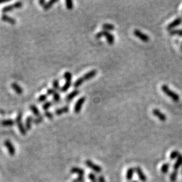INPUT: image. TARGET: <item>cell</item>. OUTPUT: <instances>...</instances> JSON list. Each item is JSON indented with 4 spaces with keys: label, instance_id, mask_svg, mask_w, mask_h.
Segmentation results:
<instances>
[{
    "label": "cell",
    "instance_id": "cell-29",
    "mask_svg": "<svg viewBox=\"0 0 182 182\" xmlns=\"http://www.w3.org/2000/svg\"><path fill=\"white\" fill-rule=\"evenodd\" d=\"M179 154H180V153L179 152L178 150H174V151L171 153L169 158L171 160H174L175 159H177V157L179 156Z\"/></svg>",
    "mask_w": 182,
    "mask_h": 182
},
{
    "label": "cell",
    "instance_id": "cell-16",
    "mask_svg": "<svg viewBox=\"0 0 182 182\" xmlns=\"http://www.w3.org/2000/svg\"><path fill=\"white\" fill-rule=\"evenodd\" d=\"M70 172L72 173V174H78V175H83V176H84V174H85V171L83 169H81L80 167H72V169H71Z\"/></svg>",
    "mask_w": 182,
    "mask_h": 182
},
{
    "label": "cell",
    "instance_id": "cell-38",
    "mask_svg": "<svg viewBox=\"0 0 182 182\" xmlns=\"http://www.w3.org/2000/svg\"><path fill=\"white\" fill-rule=\"evenodd\" d=\"M72 182H84V177L83 175H78L76 179L73 180Z\"/></svg>",
    "mask_w": 182,
    "mask_h": 182
},
{
    "label": "cell",
    "instance_id": "cell-21",
    "mask_svg": "<svg viewBox=\"0 0 182 182\" xmlns=\"http://www.w3.org/2000/svg\"><path fill=\"white\" fill-rule=\"evenodd\" d=\"M58 2V0H50L49 1L47 2L45 6H43V9L45 10H49L50 8H52V6H53V4H55V3Z\"/></svg>",
    "mask_w": 182,
    "mask_h": 182
},
{
    "label": "cell",
    "instance_id": "cell-23",
    "mask_svg": "<svg viewBox=\"0 0 182 182\" xmlns=\"http://www.w3.org/2000/svg\"><path fill=\"white\" fill-rule=\"evenodd\" d=\"M14 123L15 121L14 120H12V119H5V120H3L1 121V125L4 126H12L14 125Z\"/></svg>",
    "mask_w": 182,
    "mask_h": 182
},
{
    "label": "cell",
    "instance_id": "cell-18",
    "mask_svg": "<svg viewBox=\"0 0 182 182\" xmlns=\"http://www.w3.org/2000/svg\"><path fill=\"white\" fill-rule=\"evenodd\" d=\"M182 166V154H180L179 156L177 157V161L174 165V171H178L179 168Z\"/></svg>",
    "mask_w": 182,
    "mask_h": 182
},
{
    "label": "cell",
    "instance_id": "cell-33",
    "mask_svg": "<svg viewBox=\"0 0 182 182\" xmlns=\"http://www.w3.org/2000/svg\"><path fill=\"white\" fill-rule=\"evenodd\" d=\"M88 179H90V180L92 181V182H97V175H95V174H89L88 175Z\"/></svg>",
    "mask_w": 182,
    "mask_h": 182
},
{
    "label": "cell",
    "instance_id": "cell-15",
    "mask_svg": "<svg viewBox=\"0 0 182 182\" xmlns=\"http://www.w3.org/2000/svg\"><path fill=\"white\" fill-rule=\"evenodd\" d=\"M1 20L3 21L6 22V23H8L10 24H16V20L14 18L8 16L6 15V14L2 15Z\"/></svg>",
    "mask_w": 182,
    "mask_h": 182
},
{
    "label": "cell",
    "instance_id": "cell-12",
    "mask_svg": "<svg viewBox=\"0 0 182 182\" xmlns=\"http://www.w3.org/2000/svg\"><path fill=\"white\" fill-rule=\"evenodd\" d=\"M135 173H136L138 176L139 177V179L142 182H146L147 180V177H146V175L144 174L143 171L140 167H136L134 168Z\"/></svg>",
    "mask_w": 182,
    "mask_h": 182
},
{
    "label": "cell",
    "instance_id": "cell-28",
    "mask_svg": "<svg viewBox=\"0 0 182 182\" xmlns=\"http://www.w3.org/2000/svg\"><path fill=\"white\" fill-rule=\"evenodd\" d=\"M14 9H15V7H14V4H12V5H10V6H6V7H4L3 9H2V12L5 14V13L11 12V11H12L13 10H14Z\"/></svg>",
    "mask_w": 182,
    "mask_h": 182
},
{
    "label": "cell",
    "instance_id": "cell-31",
    "mask_svg": "<svg viewBox=\"0 0 182 182\" xmlns=\"http://www.w3.org/2000/svg\"><path fill=\"white\" fill-rule=\"evenodd\" d=\"M52 105H53V103L51 101H47L46 103L43 104V109L45 110L46 111H47V109H49Z\"/></svg>",
    "mask_w": 182,
    "mask_h": 182
},
{
    "label": "cell",
    "instance_id": "cell-35",
    "mask_svg": "<svg viewBox=\"0 0 182 182\" xmlns=\"http://www.w3.org/2000/svg\"><path fill=\"white\" fill-rule=\"evenodd\" d=\"M47 95H42L41 96H39V97L38 98V101L39 103H43V102H45L47 99Z\"/></svg>",
    "mask_w": 182,
    "mask_h": 182
},
{
    "label": "cell",
    "instance_id": "cell-20",
    "mask_svg": "<svg viewBox=\"0 0 182 182\" xmlns=\"http://www.w3.org/2000/svg\"><path fill=\"white\" fill-rule=\"evenodd\" d=\"M34 121V119L32 116H28L26 119L25 122V128L26 130H30L32 127V123Z\"/></svg>",
    "mask_w": 182,
    "mask_h": 182
},
{
    "label": "cell",
    "instance_id": "cell-22",
    "mask_svg": "<svg viewBox=\"0 0 182 182\" xmlns=\"http://www.w3.org/2000/svg\"><path fill=\"white\" fill-rule=\"evenodd\" d=\"M102 28H103V30H106V31H107V32L109 30H115V26L114 25V24H109V23H105V24H103Z\"/></svg>",
    "mask_w": 182,
    "mask_h": 182
},
{
    "label": "cell",
    "instance_id": "cell-36",
    "mask_svg": "<svg viewBox=\"0 0 182 182\" xmlns=\"http://www.w3.org/2000/svg\"><path fill=\"white\" fill-rule=\"evenodd\" d=\"M44 115H45L46 117H47L49 119H50V120H51V119H53V114L51 111H46L45 114H44Z\"/></svg>",
    "mask_w": 182,
    "mask_h": 182
},
{
    "label": "cell",
    "instance_id": "cell-40",
    "mask_svg": "<svg viewBox=\"0 0 182 182\" xmlns=\"http://www.w3.org/2000/svg\"><path fill=\"white\" fill-rule=\"evenodd\" d=\"M97 181L98 182H106L105 178L104 177L103 175H100L98 177V179H97Z\"/></svg>",
    "mask_w": 182,
    "mask_h": 182
},
{
    "label": "cell",
    "instance_id": "cell-30",
    "mask_svg": "<svg viewBox=\"0 0 182 182\" xmlns=\"http://www.w3.org/2000/svg\"><path fill=\"white\" fill-rule=\"evenodd\" d=\"M66 6L68 10H72V9L74 8V2H73L72 1H71V0H66Z\"/></svg>",
    "mask_w": 182,
    "mask_h": 182
},
{
    "label": "cell",
    "instance_id": "cell-2",
    "mask_svg": "<svg viewBox=\"0 0 182 182\" xmlns=\"http://www.w3.org/2000/svg\"><path fill=\"white\" fill-rule=\"evenodd\" d=\"M161 90L163 92L165 93V94L169 97L170 99H171L173 101H174L175 102H177L179 101L180 99V97H179V95L177 94L176 92L173 91L171 89H170L169 88V86L166 84H163L161 86Z\"/></svg>",
    "mask_w": 182,
    "mask_h": 182
},
{
    "label": "cell",
    "instance_id": "cell-37",
    "mask_svg": "<svg viewBox=\"0 0 182 182\" xmlns=\"http://www.w3.org/2000/svg\"><path fill=\"white\" fill-rule=\"evenodd\" d=\"M60 95L58 92H56L55 94L53 95V101H55V103H58V102L60 101Z\"/></svg>",
    "mask_w": 182,
    "mask_h": 182
},
{
    "label": "cell",
    "instance_id": "cell-19",
    "mask_svg": "<svg viewBox=\"0 0 182 182\" xmlns=\"http://www.w3.org/2000/svg\"><path fill=\"white\" fill-rule=\"evenodd\" d=\"M135 173V169L134 168L130 167L127 170V172H126V179L128 181H131L133 178V176H134V174Z\"/></svg>",
    "mask_w": 182,
    "mask_h": 182
},
{
    "label": "cell",
    "instance_id": "cell-44",
    "mask_svg": "<svg viewBox=\"0 0 182 182\" xmlns=\"http://www.w3.org/2000/svg\"><path fill=\"white\" fill-rule=\"evenodd\" d=\"M132 182H138L137 181H132Z\"/></svg>",
    "mask_w": 182,
    "mask_h": 182
},
{
    "label": "cell",
    "instance_id": "cell-13",
    "mask_svg": "<svg viewBox=\"0 0 182 182\" xmlns=\"http://www.w3.org/2000/svg\"><path fill=\"white\" fill-rule=\"evenodd\" d=\"M69 111H70V107H69V106H64L63 107L55 109L54 114L55 115L59 116V115H61L63 114H66V113L69 112Z\"/></svg>",
    "mask_w": 182,
    "mask_h": 182
},
{
    "label": "cell",
    "instance_id": "cell-45",
    "mask_svg": "<svg viewBox=\"0 0 182 182\" xmlns=\"http://www.w3.org/2000/svg\"><path fill=\"white\" fill-rule=\"evenodd\" d=\"M181 175H182V167H181Z\"/></svg>",
    "mask_w": 182,
    "mask_h": 182
},
{
    "label": "cell",
    "instance_id": "cell-11",
    "mask_svg": "<svg viewBox=\"0 0 182 182\" xmlns=\"http://www.w3.org/2000/svg\"><path fill=\"white\" fill-rule=\"evenodd\" d=\"M182 23V18H177L175 19L174 21L169 23L167 26V29L168 30H174V28L177 27V26H179V24H181Z\"/></svg>",
    "mask_w": 182,
    "mask_h": 182
},
{
    "label": "cell",
    "instance_id": "cell-34",
    "mask_svg": "<svg viewBox=\"0 0 182 182\" xmlns=\"http://www.w3.org/2000/svg\"><path fill=\"white\" fill-rule=\"evenodd\" d=\"M53 88H54L55 90H59L60 89V86H59V80H54L53 81Z\"/></svg>",
    "mask_w": 182,
    "mask_h": 182
},
{
    "label": "cell",
    "instance_id": "cell-24",
    "mask_svg": "<svg viewBox=\"0 0 182 182\" xmlns=\"http://www.w3.org/2000/svg\"><path fill=\"white\" fill-rule=\"evenodd\" d=\"M30 109L31 110V111L32 112V114H34L35 116L39 117V116H40V115H41V114H40L39 110L38 109V108H37L35 105H31L30 106Z\"/></svg>",
    "mask_w": 182,
    "mask_h": 182
},
{
    "label": "cell",
    "instance_id": "cell-17",
    "mask_svg": "<svg viewBox=\"0 0 182 182\" xmlns=\"http://www.w3.org/2000/svg\"><path fill=\"white\" fill-rule=\"evenodd\" d=\"M11 87H12L13 90H15V92H16L18 95L23 94V89L21 88V86L18 85L17 83H12V84H11Z\"/></svg>",
    "mask_w": 182,
    "mask_h": 182
},
{
    "label": "cell",
    "instance_id": "cell-43",
    "mask_svg": "<svg viewBox=\"0 0 182 182\" xmlns=\"http://www.w3.org/2000/svg\"><path fill=\"white\" fill-rule=\"evenodd\" d=\"M5 2H6V1H0V4H2V3H5Z\"/></svg>",
    "mask_w": 182,
    "mask_h": 182
},
{
    "label": "cell",
    "instance_id": "cell-41",
    "mask_svg": "<svg viewBox=\"0 0 182 182\" xmlns=\"http://www.w3.org/2000/svg\"><path fill=\"white\" fill-rule=\"evenodd\" d=\"M39 3L40 5L42 6L43 7V6L46 4V1H45V0H41V1H39Z\"/></svg>",
    "mask_w": 182,
    "mask_h": 182
},
{
    "label": "cell",
    "instance_id": "cell-10",
    "mask_svg": "<svg viewBox=\"0 0 182 182\" xmlns=\"http://www.w3.org/2000/svg\"><path fill=\"white\" fill-rule=\"evenodd\" d=\"M4 145L8 149V151L11 156H14L16 153V148L10 140H6L4 142Z\"/></svg>",
    "mask_w": 182,
    "mask_h": 182
},
{
    "label": "cell",
    "instance_id": "cell-4",
    "mask_svg": "<svg viewBox=\"0 0 182 182\" xmlns=\"http://www.w3.org/2000/svg\"><path fill=\"white\" fill-rule=\"evenodd\" d=\"M64 78L66 80V83L64 85L60 88V90L62 92H66V91L69 90L70 88L71 84H72V74L70 72H66L64 74Z\"/></svg>",
    "mask_w": 182,
    "mask_h": 182
},
{
    "label": "cell",
    "instance_id": "cell-1",
    "mask_svg": "<svg viewBox=\"0 0 182 182\" xmlns=\"http://www.w3.org/2000/svg\"><path fill=\"white\" fill-rule=\"evenodd\" d=\"M97 74V71L96 70H92L90 71L85 74L84 75H83V76L79 78L78 79H77L75 83H74V88H78L79 86H80L82 84H83L84 82L89 80L92 79V78H94L95 76H96Z\"/></svg>",
    "mask_w": 182,
    "mask_h": 182
},
{
    "label": "cell",
    "instance_id": "cell-25",
    "mask_svg": "<svg viewBox=\"0 0 182 182\" xmlns=\"http://www.w3.org/2000/svg\"><path fill=\"white\" fill-rule=\"evenodd\" d=\"M177 175H178V171H174L170 174V176H169L170 181L171 182L176 181Z\"/></svg>",
    "mask_w": 182,
    "mask_h": 182
},
{
    "label": "cell",
    "instance_id": "cell-39",
    "mask_svg": "<svg viewBox=\"0 0 182 182\" xmlns=\"http://www.w3.org/2000/svg\"><path fill=\"white\" fill-rule=\"evenodd\" d=\"M47 95H54L55 93H56V90L55 89H53V88H49L47 90Z\"/></svg>",
    "mask_w": 182,
    "mask_h": 182
},
{
    "label": "cell",
    "instance_id": "cell-26",
    "mask_svg": "<svg viewBox=\"0 0 182 182\" xmlns=\"http://www.w3.org/2000/svg\"><path fill=\"white\" fill-rule=\"evenodd\" d=\"M169 167H170V164L169 163H165L162 165L161 167V172L163 173V174H167L169 169Z\"/></svg>",
    "mask_w": 182,
    "mask_h": 182
},
{
    "label": "cell",
    "instance_id": "cell-5",
    "mask_svg": "<svg viewBox=\"0 0 182 182\" xmlns=\"http://www.w3.org/2000/svg\"><path fill=\"white\" fill-rule=\"evenodd\" d=\"M22 117H23V114H22L21 112H20L17 115L16 119V123H17L18 128L20 132L24 136V135H26V128H24V126L23 124V122H22Z\"/></svg>",
    "mask_w": 182,
    "mask_h": 182
},
{
    "label": "cell",
    "instance_id": "cell-3",
    "mask_svg": "<svg viewBox=\"0 0 182 182\" xmlns=\"http://www.w3.org/2000/svg\"><path fill=\"white\" fill-rule=\"evenodd\" d=\"M97 39H101L102 37H105V38L107 41V43L109 45H114V42H115V37L114 35H113L111 33L107 32L106 30H102L100 31L98 33H97L96 35H95Z\"/></svg>",
    "mask_w": 182,
    "mask_h": 182
},
{
    "label": "cell",
    "instance_id": "cell-42",
    "mask_svg": "<svg viewBox=\"0 0 182 182\" xmlns=\"http://www.w3.org/2000/svg\"><path fill=\"white\" fill-rule=\"evenodd\" d=\"M6 114V112L4 111V110H2L0 109V115H5Z\"/></svg>",
    "mask_w": 182,
    "mask_h": 182
},
{
    "label": "cell",
    "instance_id": "cell-8",
    "mask_svg": "<svg viewBox=\"0 0 182 182\" xmlns=\"http://www.w3.org/2000/svg\"><path fill=\"white\" fill-rule=\"evenodd\" d=\"M85 101H86L85 97H82L78 100L74 106V111L75 114H78L80 112L82 107H83V105H84V103H85Z\"/></svg>",
    "mask_w": 182,
    "mask_h": 182
},
{
    "label": "cell",
    "instance_id": "cell-46",
    "mask_svg": "<svg viewBox=\"0 0 182 182\" xmlns=\"http://www.w3.org/2000/svg\"></svg>",
    "mask_w": 182,
    "mask_h": 182
},
{
    "label": "cell",
    "instance_id": "cell-6",
    "mask_svg": "<svg viewBox=\"0 0 182 182\" xmlns=\"http://www.w3.org/2000/svg\"><path fill=\"white\" fill-rule=\"evenodd\" d=\"M85 164L88 168H90V169H92L93 171L97 173V174H99V173L102 171V167L101 166L97 165V164H95L90 160H86L85 161Z\"/></svg>",
    "mask_w": 182,
    "mask_h": 182
},
{
    "label": "cell",
    "instance_id": "cell-9",
    "mask_svg": "<svg viewBox=\"0 0 182 182\" xmlns=\"http://www.w3.org/2000/svg\"><path fill=\"white\" fill-rule=\"evenodd\" d=\"M152 113L153 115L157 117L160 121H165L167 120V116H166V115L164 114L163 112H161V111L158 109H154L152 111Z\"/></svg>",
    "mask_w": 182,
    "mask_h": 182
},
{
    "label": "cell",
    "instance_id": "cell-27",
    "mask_svg": "<svg viewBox=\"0 0 182 182\" xmlns=\"http://www.w3.org/2000/svg\"><path fill=\"white\" fill-rule=\"evenodd\" d=\"M169 34L170 35H178L182 37V29H174L169 31Z\"/></svg>",
    "mask_w": 182,
    "mask_h": 182
},
{
    "label": "cell",
    "instance_id": "cell-7",
    "mask_svg": "<svg viewBox=\"0 0 182 182\" xmlns=\"http://www.w3.org/2000/svg\"><path fill=\"white\" fill-rule=\"evenodd\" d=\"M134 35L137 37V38L141 40L142 41L145 42V43L150 41V37L138 29H135L134 30Z\"/></svg>",
    "mask_w": 182,
    "mask_h": 182
},
{
    "label": "cell",
    "instance_id": "cell-32",
    "mask_svg": "<svg viewBox=\"0 0 182 182\" xmlns=\"http://www.w3.org/2000/svg\"><path fill=\"white\" fill-rule=\"evenodd\" d=\"M43 119H44V117L43 115H40V116H39L37 118L34 119L33 123H34L35 124H36V125H38V124L41 123V122L43 121Z\"/></svg>",
    "mask_w": 182,
    "mask_h": 182
},
{
    "label": "cell",
    "instance_id": "cell-14",
    "mask_svg": "<svg viewBox=\"0 0 182 182\" xmlns=\"http://www.w3.org/2000/svg\"><path fill=\"white\" fill-rule=\"evenodd\" d=\"M79 94H80V90H79L76 89V90H73L70 93V94L66 96V101H68V102L72 101V99H74L75 97H76L77 95H78Z\"/></svg>",
    "mask_w": 182,
    "mask_h": 182
}]
</instances>
